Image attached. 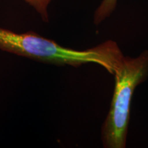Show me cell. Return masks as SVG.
<instances>
[{
	"mask_svg": "<svg viewBox=\"0 0 148 148\" xmlns=\"http://www.w3.org/2000/svg\"><path fill=\"white\" fill-rule=\"evenodd\" d=\"M0 50L53 65L78 67L85 64H97L112 75L119 69L124 58L113 40H107L85 50H77L63 47L33 31L18 33L1 27Z\"/></svg>",
	"mask_w": 148,
	"mask_h": 148,
	"instance_id": "cell-1",
	"label": "cell"
},
{
	"mask_svg": "<svg viewBox=\"0 0 148 148\" xmlns=\"http://www.w3.org/2000/svg\"><path fill=\"white\" fill-rule=\"evenodd\" d=\"M114 75L113 96L101 128V140L105 148H125L133 94L148 77V50L135 58L124 56Z\"/></svg>",
	"mask_w": 148,
	"mask_h": 148,
	"instance_id": "cell-2",
	"label": "cell"
},
{
	"mask_svg": "<svg viewBox=\"0 0 148 148\" xmlns=\"http://www.w3.org/2000/svg\"><path fill=\"white\" fill-rule=\"evenodd\" d=\"M118 0H102L96 9L93 16V22L99 25L106 20L115 10Z\"/></svg>",
	"mask_w": 148,
	"mask_h": 148,
	"instance_id": "cell-3",
	"label": "cell"
},
{
	"mask_svg": "<svg viewBox=\"0 0 148 148\" xmlns=\"http://www.w3.org/2000/svg\"><path fill=\"white\" fill-rule=\"evenodd\" d=\"M27 4L34 9L44 22H49L48 8L52 0H24Z\"/></svg>",
	"mask_w": 148,
	"mask_h": 148,
	"instance_id": "cell-4",
	"label": "cell"
}]
</instances>
